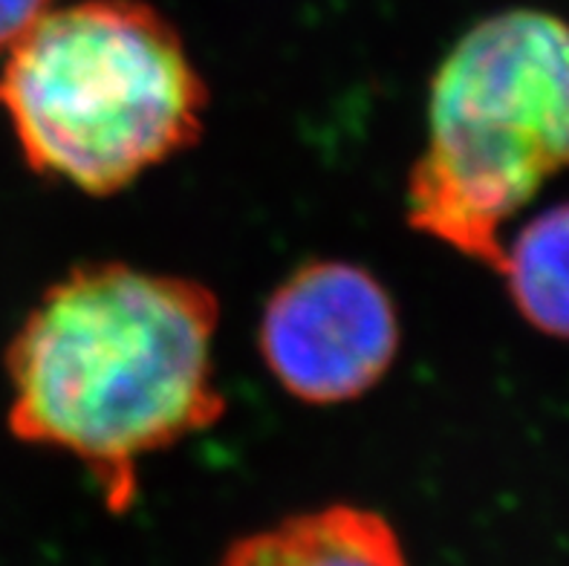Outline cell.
<instances>
[{
  "instance_id": "1",
  "label": "cell",
  "mask_w": 569,
  "mask_h": 566,
  "mask_svg": "<svg viewBox=\"0 0 569 566\" xmlns=\"http://www.w3.org/2000/svg\"><path fill=\"white\" fill-rule=\"evenodd\" d=\"M217 295L128 264L76 266L7 347L9 430L76 457L122 515L139 459L223 419L214 379Z\"/></svg>"
},
{
  "instance_id": "2",
  "label": "cell",
  "mask_w": 569,
  "mask_h": 566,
  "mask_svg": "<svg viewBox=\"0 0 569 566\" xmlns=\"http://www.w3.org/2000/svg\"><path fill=\"white\" fill-rule=\"evenodd\" d=\"M206 108L186 41L144 0L50 9L0 67V110L23 162L93 197L188 151Z\"/></svg>"
},
{
  "instance_id": "3",
  "label": "cell",
  "mask_w": 569,
  "mask_h": 566,
  "mask_svg": "<svg viewBox=\"0 0 569 566\" xmlns=\"http://www.w3.org/2000/svg\"><path fill=\"white\" fill-rule=\"evenodd\" d=\"M569 171V21L489 14L451 47L428 90L426 148L405 191L408 222L498 272L503 229Z\"/></svg>"
},
{
  "instance_id": "4",
  "label": "cell",
  "mask_w": 569,
  "mask_h": 566,
  "mask_svg": "<svg viewBox=\"0 0 569 566\" xmlns=\"http://www.w3.org/2000/svg\"><path fill=\"white\" fill-rule=\"evenodd\" d=\"M397 307L356 264L312 260L289 275L263 307L258 347L274 381L307 405L359 399L397 361Z\"/></svg>"
},
{
  "instance_id": "5",
  "label": "cell",
  "mask_w": 569,
  "mask_h": 566,
  "mask_svg": "<svg viewBox=\"0 0 569 566\" xmlns=\"http://www.w3.org/2000/svg\"><path fill=\"white\" fill-rule=\"evenodd\" d=\"M217 566H408V560L382 515L336 503L246 535Z\"/></svg>"
},
{
  "instance_id": "6",
  "label": "cell",
  "mask_w": 569,
  "mask_h": 566,
  "mask_svg": "<svg viewBox=\"0 0 569 566\" xmlns=\"http://www.w3.org/2000/svg\"><path fill=\"white\" fill-rule=\"evenodd\" d=\"M498 275L529 327L569 341V202L543 208L520 226L503 244Z\"/></svg>"
},
{
  "instance_id": "7",
  "label": "cell",
  "mask_w": 569,
  "mask_h": 566,
  "mask_svg": "<svg viewBox=\"0 0 569 566\" xmlns=\"http://www.w3.org/2000/svg\"><path fill=\"white\" fill-rule=\"evenodd\" d=\"M50 9L52 0H0V56H7Z\"/></svg>"
}]
</instances>
